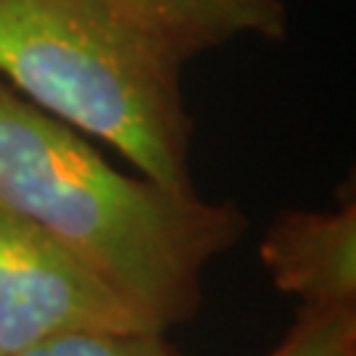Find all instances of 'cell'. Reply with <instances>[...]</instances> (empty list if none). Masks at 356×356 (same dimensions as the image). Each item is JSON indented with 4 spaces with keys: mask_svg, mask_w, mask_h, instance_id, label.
I'll list each match as a JSON object with an SVG mask.
<instances>
[{
    "mask_svg": "<svg viewBox=\"0 0 356 356\" xmlns=\"http://www.w3.org/2000/svg\"><path fill=\"white\" fill-rule=\"evenodd\" d=\"M0 356H3V354H0Z\"/></svg>",
    "mask_w": 356,
    "mask_h": 356,
    "instance_id": "obj_8",
    "label": "cell"
},
{
    "mask_svg": "<svg viewBox=\"0 0 356 356\" xmlns=\"http://www.w3.org/2000/svg\"><path fill=\"white\" fill-rule=\"evenodd\" d=\"M101 330L161 332L69 248L0 209V354Z\"/></svg>",
    "mask_w": 356,
    "mask_h": 356,
    "instance_id": "obj_3",
    "label": "cell"
},
{
    "mask_svg": "<svg viewBox=\"0 0 356 356\" xmlns=\"http://www.w3.org/2000/svg\"><path fill=\"white\" fill-rule=\"evenodd\" d=\"M267 356H356V306L301 309L282 343Z\"/></svg>",
    "mask_w": 356,
    "mask_h": 356,
    "instance_id": "obj_6",
    "label": "cell"
},
{
    "mask_svg": "<svg viewBox=\"0 0 356 356\" xmlns=\"http://www.w3.org/2000/svg\"><path fill=\"white\" fill-rule=\"evenodd\" d=\"M179 61L95 0H0V74L40 111L193 193Z\"/></svg>",
    "mask_w": 356,
    "mask_h": 356,
    "instance_id": "obj_2",
    "label": "cell"
},
{
    "mask_svg": "<svg viewBox=\"0 0 356 356\" xmlns=\"http://www.w3.org/2000/svg\"><path fill=\"white\" fill-rule=\"evenodd\" d=\"M259 254L272 282L301 309L356 306V204L335 211H285L269 225Z\"/></svg>",
    "mask_w": 356,
    "mask_h": 356,
    "instance_id": "obj_4",
    "label": "cell"
},
{
    "mask_svg": "<svg viewBox=\"0 0 356 356\" xmlns=\"http://www.w3.org/2000/svg\"><path fill=\"white\" fill-rule=\"evenodd\" d=\"M0 209L69 248L161 332L193 319L206 264L248 227L235 204L116 172L76 129L3 82Z\"/></svg>",
    "mask_w": 356,
    "mask_h": 356,
    "instance_id": "obj_1",
    "label": "cell"
},
{
    "mask_svg": "<svg viewBox=\"0 0 356 356\" xmlns=\"http://www.w3.org/2000/svg\"><path fill=\"white\" fill-rule=\"evenodd\" d=\"M179 64L238 38L285 40L280 0H95Z\"/></svg>",
    "mask_w": 356,
    "mask_h": 356,
    "instance_id": "obj_5",
    "label": "cell"
},
{
    "mask_svg": "<svg viewBox=\"0 0 356 356\" xmlns=\"http://www.w3.org/2000/svg\"><path fill=\"white\" fill-rule=\"evenodd\" d=\"M13 356H177L164 332H69Z\"/></svg>",
    "mask_w": 356,
    "mask_h": 356,
    "instance_id": "obj_7",
    "label": "cell"
}]
</instances>
